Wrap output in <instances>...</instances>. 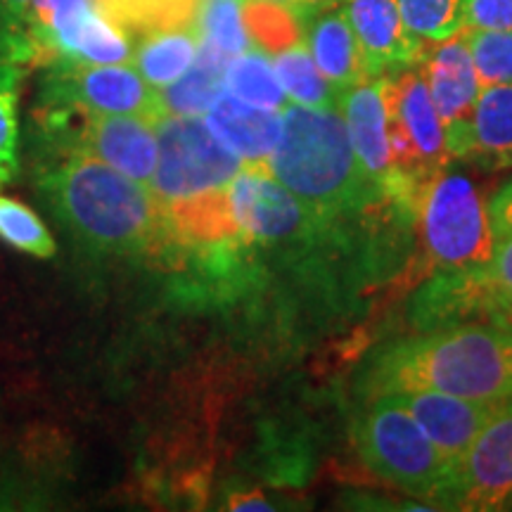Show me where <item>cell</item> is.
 Listing matches in <instances>:
<instances>
[{
    "label": "cell",
    "mask_w": 512,
    "mask_h": 512,
    "mask_svg": "<svg viewBox=\"0 0 512 512\" xmlns=\"http://www.w3.org/2000/svg\"><path fill=\"white\" fill-rule=\"evenodd\" d=\"M396 392H441L489 403L512 399V325H441L380 349L363 373L361 394L373 399Z\"/></svg>",
    "instance_id": "cell-1"
},
{
    "label": "cell",
    "mask_w": 512,
    "mask_h": 512,
    "mask_svg": "<svg viewBox=\"0 0 512 512\" xmlns=\"http://www.w3.org/2000/svg\"><path fill=\"white\" fill-rule=\"evenodd\" d=\"M38 192L60 226L93 252L136 256L164 247V207L155 190L98 159L62 152L41 171Z\"/></svg>",
    "instance_id": "cell-2"
},
{
    "label": "cell",
    "mask_w": 512,
    "mask_h": 512,
    "mask_svg": "<svg viewBox=\"0 0 512 512\" xmlns=\"http://www.w3.org/2000/svg\"><path fill=\"white\" fill-rule=\"evenodd\" d=\"M268 171L325 223L389 200L370 181L337 107L292 105L283 110V131Z\"/></svg>",
    "instance_id": "cell-3"
},
{
    "label": "cell",
    "mask_w": 512,
    "mask_h": 512,
    "mask_svg": "<svg viewBox=\"0 0 512 512\" xmlns=\"http://www.w3.org/2000/svg\"><path fill=\"white\" fill-rule=\"evenodd\" d=\"M354 444L370 472L403 494L441 503L451 496L456 463L441 453L392 394L373 396L354 422Z\"/></svg>",
    "instance_id": "cell-4"
},
{
    "label": "cell",
    "mask_w": 512,
    "mask_h": 512,
    "mask_svg": "<svg viewBox=\"0 0 512 512\" xmlns=\"http://www.w3.org/2000/svg\"><path fill=\"white\" fill-rule=\"evenodd\" d=\"M382 76L387 88V124L394 174L401 185L403 200L415 214L422 190L432 178L444 174L453 157L448 152L444 126L420 64Z\"/></svg>",
    "instance_id": "cell-5"
},
{
    "label": "cell",
    "mask_w": 512,
    "mask_h": 512,
    "mask_svg": "<svg viewBox=\"0 0 512 512\" xmlns=\"http://www.w3.org/2000/svg\"><path fill=\"white\" fill-rule=\"evenodd\" d=\"M427 256L437 273L482 266L496 252L498 235L489 202L460 174H439L422 190L415 207Z\"/></svg>",
    "instance_id": "cell-6"
},
{
    "label": "cell",
    "mask_w": 512,
    "mask_h": 512,
    "mask_svg": "<svg viewBox=\"0 0 512 512\" xmlns=\"http://www.w3.org/2000/svg\"><path fill=\"white\" fill-rule=\"evenodd\" d=\"M157 128V169L150 188L162 207L209 195L245 169L242 159L221 143L202 117L164 114Z\"/></svg>",
    "instance_id": "cell-7"
},
{
    "label": "cell",
    "mask_w": 512,
    "mask_h": 512,
    "mask_svg": "<svg viewBox=\"0 0 512 512\" xmlns=\"http://www.w3.org/2000/svg\"><path fill=\"white\" fill-rule=\"evenodd\" d=\"M41 114L57 152H79L150 185L157 169V128L152 119L48 107H41Z\"/></svg>",
    "instance_id": "cell-8"
},
{
    "label": "cell",
    "mask_w": 512,
    "mask_h": 512,
    "mask_svg": "<svg viewBox=\"0 0 512 512\" xmlns=\"http://www.w3.org/2000/svg\"><path fill=\"white\" fill-rule=\"evenodd\" d=\"M38 102L48 110L164 117L159 91L128 64L53 62L43 67Z\"/></svg>",
    "instance_id": "cell-9"
},
{
    "label": "cell",
    "mask_w": 512,
    "mask_h": 512,
    "mask_svg": "<svg viewBox=\"0 0 512 512\" xmlns=\"http://www.w3.org/2000/svg\"><path fill=\"white\" fill-rule=\"evenodd\" d=\"M228 202L245 245H283L316 238L325 223L318 214L275 181L268 169L245 166L228 183Z\"/></svg>",
    "instance_id": "cell-10"
},
{
    "label": "cell",
    "mask_w": 512,
    "mask_h": 512,
    "mask_svg": "<svg viewBox=\"0 0 512 512\" xmlns=\"http://www.w3.org/2000/svg\"><path fill=\"white\" fill-rule=\"evenodd\" d=\"M512 505V399L503 401L456 463L446 508L503 510Z\"/></svg>",
    "instance_id": "cell-11"
},
{
    "label": "cell",
    "mask_w": 512,
    "mask_h": 512,
    "mask_svg": "<svg viewBox=\"0 0 512 512\" xmlns=\"http://www.w3.org/2000/svg\"><path fill=\"white\" fill-rule=\"evenodd\" d=\"M437 114L444 126L448 152L453 159H467L472 150V121L482 81H479L465 34L437 41L420 62Z\"/></svg>",
    "instance_id": "cell-12"
},
{
    "label": "cell",
    "mask_w": 512,
    "mask_h": 512,
    "mask_svg": "<svg viewBox=\"0 0 512 512\" xmlns=\"http://www.w3.org/2000/svg\"><path fill=\"white\" fill-rule=\"evenodd\" d=\"M339 110H342L344 124H347L351 147H354L358 162L366 169L370 181L394 204L411 211L406 200H403L401 185L394 174L384 76H373V79L356 83L354 88L344 91L339 95Z\"/></svg>",
    "instance_id": "cell-13"
},
{
    "label": "cell",
    "mask_w": 512,
    "mask_h": 512,
    "mask_svg": "<svg viewBox=\"0 0 512 512\" xmlns=\"http://www.w3.org/2000/svg\"><path fill=\"white\" fill-rule=\"evenodd\" d=\"M361 48L370 79L420 64L427 41L408 29L399 0H339Z\"/></svg>",
    "instance_id": "cell-14"
},
{
    "label": "cell",
    "mask_w": 512,
    "mask_h": 512,
    "mask_svg": "<svg viewBox=\"0 0 512 512\" xmlns=\"http://www.w3.org/2000/svg\"><path fill=\"white\" fill-rule=\"evenodd\" d=\"M392 396L453 463L463 458V453L501 406V403L472 401L441 392H396Z\"/></svg>",
    "instance_id": "cell-15"
},
{
    "label": "cell",
    "mask_w": 512,
    "mask_h": 512,
    "mask_svg": "<svg viewBox=\"0 0 512 512\" xmlns=\"http://www.w3.org/2000/svg\"><path fill=\"white\" fill-rule=\"evenodd\" d=\"M204 124L230 152L242 159V164L268 169V159L283 131V112L247 105L223 91L204 114Z\"/></svg>",
    "instance_id": "cell-16"
},
{
    "label": "cell",
    "mask_w": 512,
    "mask_h": 512,
    "mask_svg": "<svg viewBox=\"0 0 512 512\" xmlns=\"http://www.w3.org/2000/svg\"><path fill=\"white\" fill-rule=\"evenodd\" d=\"M302 24L304 43L313 62L339 95L354 88L356 83L370 79L354 29L339 0L306 15Z\"/></svg>",
    "instance_id": "cell-17"
},
{
    "label": "cell",
    "mask_w": 512,
    "mask_h": 512,
    "mask_svg": "<svg viewBox=\"0 0 512 512\" xmlns=\"http://www.w3.org/2000/svg\"><path fill=\"white\" fill-rule=\"evenodd\" d=\"M200 34L195 24H164V27L140 31L138 43H133L131 64L136 72L162 91L192 67L200 53Z\"/></svg>",
    "instance_id": "cell-18"
},
{
    "label": "cell",
    "mask_w": 512,
    "mask_h": 512,
    "mask_svg": "<svg viewBox=\"0 0 512 512\" xmlns=\"http://www.w3.org/2000/svg\"><path fill=\"white\" fill-rule=\"evenodd\" d=\"M470 157L489 171L512 166V83L484 86L479 93Z\"/></svg>",
    "instance_id": "cell-19"
},
{
    "label": "cell",
    "mask_w": 512,
    "mask_h": 512,
    "mask_svg": "<svg viewBox=\"0 0 512 512\" xmlns=\"http://www.w3.org/2000/svg\"><path fill=\"white\" fill-rule=\"evenodd\" d=\"M230 57L219 53L216 48L200 43V53L192 67L181 79L159 91L164 114L174 117H204L216 98L226 91L223 88V74H226Z\"/></svg>",
    "instance_id": "cell-20"
},
{
    "label": "cell",
    "mask_w": 512,
    "mask_h": 512,
    "mask_svg": "<svg viewBox=\"0 0 512 512\" xmlns=\"http://www.w3.org/2000/svg\"><path fill=\"white\" fill-rule=\"evenodd\" d=\"M223 88L235 98L264 110L283 112L287 107V95L280 86L273 62L261 48H247L245 53L230 57Z\"/></svg>",
    "instance_id": "cell-21"
},
{
    "label": "cell",
    "mask_w": 512,
    "mask_h": 512,
    "mask_svg": "<svg viewBox=\"0 0 512 512\" xmlns=\"http://www.w3.org/2000/svg\"><path fill=\"white\" fill-rule=\"evenodd\" d=\"M275 74H278L280 86L292 100L294 105L304 107H337L339 93L335 86L320 74V69L313 62V57L306 48V43H297V46L283 50L275 55L273 60Z\"/></svg>",
    "instance_id": "cell-22"
},
{
    "label": "cell",
    "mask_w": 512,
    "mask_h": 512,
    "mask_svg": "<svg viewBox=\"0 0 512 512\" xmlns=\"http://www.w3.org/2000/svg\"><path fill=\"white\" fill-rule=\"evenodd\" d=\"M245 3L247 0H195L192 24L200 41L226 57L252 48V38L245 27Z\"/></svg>",
    "instance_id": "cell-23"
},
{
    "label": "cell",
    "mask_w": 512,
    "mask_h": 512,
    "mask_svg": "<svg viewBox=\"0 0 512 512\" xmlns=\"http://www.w3.org/2000/svg\"><path fill=\"white\" fill-rule=\"evenodd\" d=\"M245 27L256 48L264 53H283L304 41L302 17L275 0H247Z\"/></svg>",
    "instance_id": "cell-24"
},
{
    "label": "cell",
    "mask_w": 512,
    "mask_h": 512,
    "mask_svg": "<svg viewBox=\"0 0 512 512\" xmlns=\"http://www.w3.org/2000/svg\"><path fill=\"white\" fill-rule=\"evenodd\" d=\"M22 64L0 62V188L19 174V86Z\"/></svg>",
    "instance_id": "cell-25"
},
{
    "label": "cell",
    "mask_w": 512,
    "mask_h": 512,
    "mask_svg": "<svg viewBox=\"0 0 512 512\" xmlns=\"http://www.w3.org/2000/svg\"><path fill=\"white\" fill-rule=\"evenodd\" d=\"M0 240L38 259H50L57 252L53 235L36 211L5 195H0Z\"/></svg>",
    "instance_id": "cell-26"
},
{
    "label": "cell",
    "mask_w": 512,
    "mask_h": 512,
    "mask_svg": "<svg viewBox=\"0 0 512 512\" xmlns=\"http://www.w3.org/2000/svg\"><path fill=\"white\" fill-rule=\"evenodd\" d=\"M399 8L422 41H446L465 27V0H399Z\"/></svg>",
    "instance_id": "cell-27"
},
{
    "label": "cell",
    "mask_w": 512,
    "mask_h": 512,
    "mask_svg": "<svg viewBox=\"0 0 512 512\" xmlns=\"http://www.w3.org/2000/svg\"><path fill=\"white\" fill-rule=\"evenodd\" d=\"M477 76L484 86L512 83V29L510 31H472L463 29Z\"/></svg>",
    "instance_id": "cell-28"
},
{
    "label": "cell",
    "mask_w": 512,
    "mask_h": 512,
    "mask_svg": "<svg viewBox=\"0 0 512 512\" xmlns=\"http://www.w3.org/2000/svg\"><path fill=\"white\" fill-rule=\"evenodd\" d=\"M31 0H0V62L27 67V15Z\"/></svg>",
    "instance_id": "cell-29"
},
{
    "label": "cell",
    "mask_w": 512,
    "mask_h": 512,
    "mask_svg": "<svg viewBox=\"0 0 512 512\" xmlns=\"http://www.w3.org/2000/svg\"><path fill=\"white\" fill-rule=\"evenodd\" d=\"M472 31H510L512 0H465V27Z\"/></svg>",
    "instance_id": "cell-30"
},
{
    "label": "cell",
    "mask_w": 512,
    "mask_h": 512,
    "mask_svg": "<svg viewBox=\"0 0 512 512\" xmlns=\"http://www.w3.org/2000/svg\"><path fill=\"white\" fill-rule=\"evenodd\" d=\"M489 214L498 240L512 233V181L508 185H503V188L491 197Z\"/></svg>",
    "instance_id": "cell-31"
},
{
    "label": "cell",
    "mask_w": 512,
    "mask_h": 512,
    "mask_svg": "<svg viewBox=\"0 0 512 512\" xmlns=\"http://www.w3.org/2000/svg\"><path fill=\"white\" fill-rule=\"evenodd\" d=\"M228 510H273V505L256 491H240L228 498Z\"/></svg>",
    "instance_id": "cell-32"
},
{
    "label": "cell",
    "mask_w": 512,
    "mask_h": 512,
    "mask_svg": "<svg viewBox=\"0 0 512 512\" xmlns=\"http://www.w3.org/2000/svg\"><path fill=\"white\" fill-rule=\"evenodd\" d=\"M275 3L287 5V8H292L294 12H297L299 17L304 19L306 15H311V12L325 8V5L337 3V0H275Z\"/></svg>",
    "instance_id": "cell-33"
},
{
    "label": "cell",
    "mask_w": 512,
    "mask_h": 512,
    "mask_svg": "<svg viewBox=\"0 0 512 512\" xmlns=\"http://www.w3.org/2000/svg\"><path fill=\"white\" fill-rule=\"evenodd\" d=\"M501 323H508V325H512V313H510V316H508V318H503V320H501Z\"/></svg>",
    "instance_id": "cell-34"
},
{
    "label": "cell",
    "mask_w": 512,
    "mask_h": 512,
    "mask_svg": "<svg viewBox=\"0 0 512 512\" xmlns=\"http://www.w3.org/2000/svg\"><path fill=\"white\" fill-rule=\"evenodd\" d=\"M95 5H98V8H102V5H105V0H95Z\"/></svg>",
    "instance_id": "cell-35"
}]
</instances>
